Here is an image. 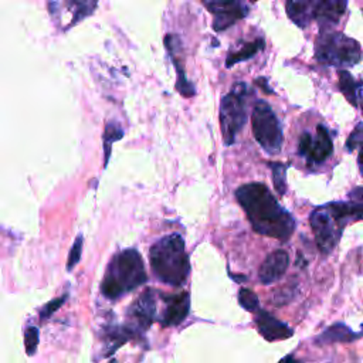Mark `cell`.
I'll return each instance as SVG.
<instances>
[{"label": "cell", "instance_id": "6da1fadb", "mask_svg": "<svg viewBox=\"0 0 363 363\" xmlns=\"http://www.w3.org/2000/svg\"><path fill=\"white\" fill-rule=\"evenodd\" d=\"M235 199L247 214L252 230L279 241L295 231V220L262 183H247L235 190Z\"/></svg>", "mask_w": 363, "mask_h": 363}, {"label": "cell", "instance_id": "7a4b0ae2", "mask_svg": "<svg viewBox=\"0 0 363 363\" xmlns=\"http://www.w3.org/2000/svg\"><path fill=\"white\" fill-rule=\"evenodd\" d=\"M150 267L162 282L180 286L190 274V261L184 248V240L173 233L162 237L150 247Z\"/></svg>", "mask_w": 363, "mask_h": 363}, {"label": "cell", "instance_id": "3957f363", "mask_svg": "<svg viewBox=\"0 0 363 363\" xmlns=\"http://www.w3.org/2000/svg\"><path fill=\"white\" fill-rule=\"evenodd\" d=\"M146 279L147 275L140 254L133 248H128L118 252L109 262L101 291L106 298L116 299L140 286Z\"/></svg>", "mask_w": 363, "mask_h": 363}, {"label": "cell", "instance_id": "277c9868", "mask_svg": "<svg viewBox=\"0 0 363 363\" xmlns=\"http://www.w3.org/2000/svg\"><path fill=\"white\" fill-rule=\"evenodd\" d=\"M315 242L322 254H329L339 242L345 227L352 221L346 201H333L316 207L309 217Z\"/></svg>", "mask_w": 363, "mask_h": 363}, {"label": "cell", "instance_id": "5b68a950", "mask_svg": "<svg viewBox=\"0 0 363 363\" xmlns=\"http://www.w3.org/2000/svg\"><path fill=\"white\" fill-rule=\"evenodd\" d=\"M315 58L323 65L347 68L362 60V48L346 34L320 31L315 41Z\"/></svg>", "mask_w": 363, "mask_h": 363}, {"label": "cell", "instance_id": "8992f818", "mask_svg": "<svg viewBox=\"0 0 363 363\" xmlns=\"http://www.w3.org/2000/svg\"><path fill=\"white\" fill-rule=\"evenodd\" d=\"M251 89L245 82H237L220 104V129L225 145H233L247 121V105Z\"/></svg>", "mask_w": 363, "mask_h": 363}, {"label": "cell", "instance_id": "52a82bcc", "mask_svg": "<svg viewBox=\"0 0 363 363\" xmlns=\"http://www.w3.org/2000/svg\"><path fill=\"white\" fill-rule=\"evenodd\" d=\"M251 123L254 138L261 145V147L269 155L279 153L284 136L279 121L269 104L262 99L255 102L251 113Z\"/></svg>", "mask_w": 363, "mask_h": 363}, {"label": "cell", "instance_id": "ba28073f", "mask_svg": "<svg viewBox=\"0 0 363 363\" xmlns=\"http://www.w3.org/2000/svg\"><path fill=\"white\" fill-rule=\"evenodd\" d=\"M298 152L309 163H322L326 160L333 152V142L328 129L323 125H318L315 136L303 132L299 138Z\"/></svg>", "mask_w": 363, "mask_h": 363}, {"label": "cell", "instance_id": "9c48e42d", "mask_svg": "<svg viewBox=\"0 0 363 363\" xmlns=\"http://www.w3.org/2000/svg\"><path fill=\"white\" fill-rule=\"evenodd\" d=\"M207 10L213 14V28L224 31L248 14V6L242 1H204Z\"/></svg>", "mask_w": 363, "mask_h": 363}, {"label": "cell", "instance_id": "30bf717a", "mask_svg": "<svg viewBox=\"0 0 363 363\" xmlns=\"http://www.w3.org/2000/svg\"><path fill=\"white\" fill-rule=\"evenodd\" d=\"M156 313V296L153 289H146L130 306L129 318L133 329L146 330L155 319Z\"/></svg>", "mask_w": 363, "mask_h": 363}, {"label": "cell", "instance_id": "8fae6325", "mask_svg": "<svg viewBox=\"0 0 363 363\" xmlns=\"http://www.w3.org/2000/svg\"><path fill=\"white\" fill-rule=\"evenodd\" d=\"M166 308L160 318L162 326H177L180 325L190 311V295L189 292L172 294L162 296Z\"/></svg>", "mask_w": 363, "mask_h": 363}, {"label": "cell", "instance_id": "7c38bea8", "mask_svg": "<svg viewBox=\"0 0 363 363\" xmlns=\"http://www.w3.org/2000/svg\"><path fill=\"white\" fill-rule=\"evenodd\" d=\"M289 265V255L284 250H275L267 255L258 269V278L262 284L277 282L285 272Z\"/></svg>", "mask_w": 363, "mask_h": 363}, {"label": "cell", "instance_id": "4fadbf2b", "mask_svg": "<svg viewBox=\"0 0 363 363\" xmlns=\"http://www.w3.org/2000/svg\"><path fill=\"white\" fill-rule=\"evenodd\" d=\"M255 325L258 332L262 335L264 339L268 342H275V340H284L288 339L294 335V330L271 313L259 309L257 311L255 316Z\"/></svg>", "mask_w": 363, "mask_h": 363}, {"label": "cell", "instance_id": "5bb4252c", "mask_svg": "<svg viewBox=\"0 0 363 363\" xmlns=\"http://www.w3.org/2000/svg\"><path fill=\"white\" fill-rule=\"evenodd\" d=\"M347 1L343 0H319L313 1L312 17L323 27H330L336 24L345 14Z\"/></svg>", "mask_w": 363, "mask_h": 363}, {"label": "cell", "instance_id": "9a60e30c", "mask_svg": "<svg viewBox=\"0 0 363 363\" xmlns=\"http://www.w3.org/2000/svg\"><path fill=\"white\" fill-rule=\"evenodd\" d=\"M286 14L288 17L301 28L309 26L313 20L312 10H313V0H301V1H288L286 3Z\"/></svg>", "mask_w": 363, "mask_h": 363}, {"label": "cell", "instance_id": "2e32d148", "mask_svg": "<svg viewBox=\"0 0 363 363\" xmlns=\"http://www.w3.org/2000/svg\"><path fill=\"white\" fill-rule=\"evenodd\" d=\"M360 336H363V333H356L343 323H335L319 335V337L316 339V343L326 345V343H337V342H352Z\"/></svg>", "mask_w": 363, "mask_h": 363}, {"label": "cell", "instance_id": "e0dca14e", "mask_svg": "<svg viewBox=\"0 0 363 363\" xmlns=\"http://www.w3.org/2000/svg\"><path fill=\"white\" fill-rule=\"evenodd\" d=\"M264 48V40L258 38L250 43H244L238 50L235 51H230L225 60V67H233L241 61L250 60L251 57H254L258 51H261Z\"/></svg>", "mask_w": 363, "mask_h": 363}, {"label": "cell", "instance_id": "ac0fdd59", "mask_svg": "<svg viewBox=\"0 0 363 363\" xmlns=\"http://www.w3.org/2000/svg\"><path fill=\"white\" fill-rule=\"evenodd\" d=\"M360 82L354 81V78L345 69L339 71V88L345 98L353 105L357 106L360 102Z\"/></svg>", "mask_w": 363, "mask_h": 363}, {"label": "cell", "instance_id": "d6986e66", "mask_svg": "<svg viewBox=\"0 0 363 363\" xmlns=\"http://www.w3.org/2000/svg\"><path fill=\"white\" fill-rule=\"evenodd\" d=\"M346 149L349 152H353L359 149V156H357V166L360 170V174L363 176V123H357L354 129L352 130L347 142H346Z\"/></svg>", "mask_w": 363, "mask_h": 363}, {"label": "cell", "instance_id": "ffe728a7", "mask_svg": "<svg viewBox=\"0 0 363 363\" xmlns=\"http://www.w3.org/2000/svg\"><path fill=\"white\" fill-rule=\"evenodd\" d=\"M346 203L352 216V221L363 220V187H356L350 190Z\"/></svg>", "mask_w": 363, "mask_h": 363}, {"label": "cell", "instance_id": "44dd1931", "mask_svg": "<svg viewBox=\"0 0 363 363\" xmlns=\"http://www.w3.org/2000/svg\"><path fill=\"white\" fill-rule=\"evenodd\" d=\"M271 169H272V180H274V187L279 194H285L286 191V166L284 163L275 162V163H269Z\"/></svg>", "mask_w": 363, "mask_h": 363}, {"label": "cell", "instance_id": "7402d4cb", "mask_svg": "<svg viewBox=\"0 0 363 363\" xmlns=\"http://www.w3.org/2000/svg\"><path fill=\"white\" fill-rule=\"evenodd\" d=\"M238 302L248 312H257L261 309L258 296L248 288H241L238 291Z\"/></svg>", "mask_w": 363, "mask_h": 363}, {"label": "cell", "instance_id": "603a6c76", "mask_svg": "<svg viewBox=\"0 0 363 363\" xmlns=\"http://www.w3.org/2000/svg\"><path fill=\"white\" fill-rule=\"evenodd\" d=\"M123 135V130L116 125V123H108L105 128V133H104V142H105V162H108L109 159V150H111V145L115 140H119Z\"/></svg>", "mask_w": 363, "mask_h": 363}, {"label": "cell", "instance_id": "cb8c5ba5", "mask_svg": "<svg viewBox=\"0 0 363 363\" xmlns=\"http://www.w3.org/2000/svg\"><path fill=\"white\" fill-rule=\"evenodd\" d=\"M38 329L35 326H28L24 330V345H26V352L27 354H34L38 346Z\"/></svg>", "mask_w": 363, "mask_h": 363}, {"label": "cell", "instance_id": "d4e9b609", "mask_svg": "<svg viewBox=\"0 0 363 363\" xmlns=\"http://www.w3.org/2000/svg\"><path fill=\"white\" fill-rule=\"evenodd\" d=\"M81 252H82V235H78L72 248H71V252L68 255L67 269H72L78 264V261L81 258Z\"/></svg>", "mask_w": 363, "mask_h": 363}, {"label": "cell", "instance_id": "484cf974", "mask_svg": "<svg viewBox=\"0 0 363 363\" xmlns=\"http://www.w3.org/2000/svg\"><path fill=\"white\" fill-rule=\"evenodd\" d=\"M65 301V296H61V298H58V299H54V301H51L44 309H43V312H41V318H47V316H50L55 309H58L61 305H62V302Z\"/></svg>", "mask_w": 363, "mask_h": 363}, {"label": "cell", "instance_id": "4316f807", "mask_svg": "<svg viewBox=\"0 0 363 363\" xmlns=\"http://www.w3.org/2000/svg\"><path fill=\"white\" fill-rule=\"evenodd\" d=\"M278 363H299V362H298L292 354H286V356L282 357Z\"/></svg>", "mask_w": 363, "mask_h": 363}, {"label": "cell", "instance_id": "83f0119b", "mask_svg": "<svg viewBox=\"0 0 363 363\" xmlns=\"http://www.w3.org/2000/svg\"><path fill=\"white\" fill-rule=\"evenodd\" d=\"M111 363H116V362H115V360H112V362H111Z\"/></svg>", "mask_w": 363, "mask_h": 363}]
</instances>
